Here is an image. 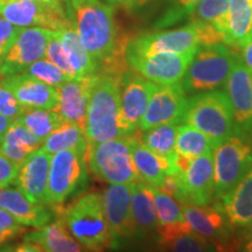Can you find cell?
I'll return each mask as SVG.
<instances>
[{
    "label": "cell",
    "instance_id": "cell-1",
    "mask_svg": "<svg viewBox=\"0 0 252 252\" xmlns=\"http://www.w3.org/2000/svg\"><path fill=\"white\" fill-rule=\"evenodd\" d=\"M67 17L84 48L99 64L125 55L128 39L119 32L112 5L100 0H65Z\"/></svg>",
    "mask_w": 252,
    "mask_h": 252
},
{
    "label": "cell",
    "instance_id": "cell-2",
    "mask_svg": "<svg viewBox=\"0 0 252 252\" xmlns=\"http://www.w3.org/2000/svg\"><path fill=\"white\" fill-rule=\"evenodd\" d=\"M121 81L122 77L110 74L98 75L87 112L88 145L124 135L121 126Z\"/></svg>",
    "mask_w": 252,
    "mask_h": 252
},
{
    "label": "cell",
    "instance_id": "cell-3",
    "mask_svg": "<svg viewBox=\"0 0 252 252\" xmlns=\"http://www.w3.org/2000/svg\"><path fill=\"white\" fill-rule=\"evenodd\" d=\"M69 232L84 250L102 251L112 248V236L104 213L102 194L87 193L61 212Z\"/></svg>",
    "mask_w": 252,
    "mask_h": 252
},
{
    "label": "cell",
    "instance_id": "cell-4",
    "mask_svg": "<svg viewBox=\"0 0 252 252\" xmlns=\"http://www.w3.org/2000/svg\"><path fill=\"white\" fill-rule=\"evenodd\" d=\"M234 49L225 43L198 47L180 81L187 94L213 91L224 86L238 58Z\"/></svg>",
    "mask_w": 252,
    "mask_h": 252
},
{
    "label": "cell",
    "instance_id": "cell-5",
    "mask_svg": "<svg viewBox=\"0 0 252 252\" xmlns=\"http://www.w3.org/2000/svg\"><path fill=\"white\" fill-rule=\"evenodd\" d=\"M181 123L193 126L220 143L235 134L232 110L225 91L195 94L188 98Z\"/></svg>",
    "mask_w": 252,
    "mask_h": 252
},
{
    "label": "cell",
    "instance_id": "cell-6",
    "mask_svg": "<svg viewBox=\"0 0 252 252\" xmlns=\"http://www.w3.org/2000/svg\"><path fill=\"white\" fill-rule=\"evenodd\" d=\"M87 162L90 171L109 185L140 181L132 159L130 134L94 145H87Z\"/></svg>",
    "mask_w": 252,
    "mask_h": 252
},
{
    "label": "cell",
    "instance_id": "cell-7",
    "mask_svg": "<svg viewBox=\"0 0 252 252\" xmlns=\"http://www.w3.org/2000/svg\"><path fill=\"white\" fill-rule=\"evenodd\" d=\"M86 151L62 150L50 158L48 178L49 206L62 209L69 198L84 190L88 186Z\"/></svg>",
    "mask_w": 252,
    "mask_h": 252
},
{
    "label": "cell",
    "instance_id": "cell-8",
    "mask_svg": "<svg viewBox=\"0 0 252 252\" xmlns=\"http://www.w3.org/2000/svg\"><path fill=\"white\" fill-rule=\"evenodd\" d=\"M214 195L222 197L235 187L252 166V144L238 135H230L213 152Z\"/></svg>",
    "mask_w": 252,
    "mask_h": 252
},
{
    "label": "cell",
    "instance_id": "cell-9",
    "mask_svg": "<svg viewBox=\"0 0 252 252\" xmlns=\"http://www.w3.org/2000/svg\"><path fill=\"white\" fill-rule=\"evenodd\" d=\"M195 53L196 50L187 53H153V54L125 53V58L132 70L159 86H166L181 81Z\"/></svg>",
    "mask_w": 252,
    "mask_h": 252
},
{
    "label": "cell",
    "instance_id": "cell-10",
    "mask_svg": "<svg viewBox=\"0 0 252 252\" xmlns=\"http://www.w3.org/2000/svg\"><path fill=\"white\" fill-rule=\"evenodd\" d=\"M224 88L232 110L235 135L252 141V72L239 56Z\"/></svg>",
    "mask_w": 252,
    "mask_h": 252
},
{
    "label": "cell",
    "instance_id": "cell-11",
    "mask_svg": "<svg viewBox=\"0 0 252 252\" xmlns=\"http://www.w3.org/2000/svg\"><path fill=\"white\" fill-rule=\"evenodd\" d=\"M173 197L181 204L191 206H207L215 200L213 153L193 158L187 171L178 172V187Z\"/></svg>",
    "mask_w": 252,
    "mask_h": 252
},
{
    "label": "cell",
    "instance_id": "cell-12",
    "mask_svg": "<svg viewBox=\"0 0 252 252\" xmlns=\"http://www.w3.org/2000/svg\"><path fill=\"white\" fill-rule=\"evenodd\" d=\"M53 32L45 27H24L0 60V77L24 71L33 62L45 58Z\"/></svg>",
    "mask_w": 252,
    "mask_h": 252
},
{
    "label": "cell",
    "instance_id": "cell-13",
    "mask_svg": "<svg viewBox=\"0 0 252 252\" xmlns=\"http://www.w3.org/2000/svg\"><path fill=\"white\" fill-rule=\"evenodd\" d=\"M158 87L134 70H127L121 81V126L124 135L134 133L150 98Z\"/></svg>",
    "mask_w": 252,
    "mask_h": 252
},
{
    "label": "cell",
    "instance_id": "cell-14",
    "mask_svg": "<svg viewBox=\"0 0 252 252\" xmlns=\"http://www.w3.org/2000/svg\"><path fill=\"white\" fill-rule=\"evenodd\" d=\"M187 103L188 94L180 81L166 86L158 84L156 91L151 96L138 130L144 132L154 126L168 123L181 124Z\"/></svg>",
    "mask_w": 252,
    "mask_h": 252
},
{
    "label": "cell",
    "instance_id": "cell-15",
    "mask_svg": "<svg viewBox=\"0 0 252 252\" xmlns=\"http://www.w3.org/2000/svg\"><path fill=\"white\" fill-rule=\"evenodd\" d=\"M198 37L195 25L189 23L186 26L171 31H160L144 34L128 41L125 53L132 54H153V53H187L197 50Z\"/></svg>",
    "mask_w": 252,
    "mask_h": 252
},
{
    "label": "cell",
    "instance_id": "cell-16",
    "mask_svg": "<svg viewBox=\"0 0 252 252\" xmlns=\"http://www.w3.org/2000/svg\"><path fill=\"white\" fill-rule=\"evenodd\" d=\"M132 184L110 185L102 194V201L112 236V248H117L124 239L137 232L131 209Z\"/></svg>",
    "mask_w": 252,
    "mask_h": 252
},
{
    "label": "cell",
    "instance_id": "cell-17",
    "mask_svg": "<svg viewBox=\"0 0 252 252\" xmlns=\"http://www.w3.org/2000/svg\"><path fill=\"white\" fill-rule=\"evenodd\" d=\"M0 17L19 27H45L53 31L70 24L67 14L36 0H14L0 6Z\"/></svg>",
    "mask_w": 252,
    "mask_h": 252
},
{
    "label": "cell",
    "instance_id": "cell-18",
    "mask_svg": "<svg viewBox=\"0 0 252 252\" xmlns=\"http://www.w3.org/2000/svg\"><path fill=\"white\" fill-rule=\"evenodd\" d=\"M98 75L71 78L56 88L58 105L55 110L64 121L75 123L84 132L90 97Z\"/></svg>",
    "mask_w": 252,
    "mask_h": 252
},
{
    "label": "cell",
    "instance_id": "cell-19",
    "mask_svg": "<svg viewBox=\"0 0 252 252\" xmlns=\"http://www.w3.org/2000/svg\"><path fill=\"white\" fill-rule=\"evenodd\" d=\"M52 154L42 147L30 154L23 165L19 167L18 175L13 181L32 202L49 206L48 178ZM50 207V206H49Z\"/></svg>",
    "mask_w": 252,
    "mask_h": 252
},
{
    "label": "cell",
    "instance_id": "cell-20",
    "mask_svg": "<svg viewBox=\"0 0 252 252\" xmlns=\"http://www.w3.org/2000/svg\"><path fill=\"white\" fill-rule=\"evenodd\" d=\"M1 83L12 91L25 109H56L58 90L36 78L25 74L8 75L0 78Z\"/></svg>",
    "mask_w": 252,
    "mask_h": 252
},
{
    "label": "cell",
    "instance_id": "cell-21",
    "mask_svg": "<svg viewBox=\"0 0 252 252\" xmlns=\"http://www.w3.org/2000/svg\"><path fill=\"white\" fill-rule=\"evenodd\" d=\"M185 219L190 228L209 241L220 243L229 238L231 229L228 217L220 203L207 204V206H191L181 204ZM220 245V244H219Z\"/></svg>",
    "mask_w": 252,
    "mask_h": 252
},
{
    "label": "cell",
    "instance_id": "cell-22",
    "mask_svg": "<svg viewBox=\"0 0 252 252\" xmlns=\"http://www.w3.org/2000/svg\"><path fill=\"white\" fill-rule=\"evenodd\" d=\"M0 208L11 214L20 224L32 228H41L55 217L54 208L32 202L19 188L0 189Z\"/></svg>",
    "mask_w": 252,
    "mask_h": 252
},
{
    "label": "cell",
    "instance_id": "cell-23",
    "mask_svg": "<svg viewBox=\"0 0 252 252\" xmlns=\"http://www.w3.org/2000/svg\"><path fill=\"white\" fill-rule=\"evenodd\" d=\"M130 149L139 180L145 184L154 188H161L166 175L179 172L174 162L158 156L145 146L137 131L130 134Z\"/></svg>",
    "mask_w": 252,
    "mask_h": 252
},
{
    "label": "cell",
    "instance_id": "cell-24",
    "mask_svg": "<svg viewBox=\"0 0 252 252\" xmlns=\"http://www.w3.org/2000/svg\"><path fill=\"white\" fill-rule=\"evenodd\" d=\"M232 228H244L252 220V166L234 188L219 198Z\"/></svg>",
    "mask_w": 252,
    "mask_h": 252
},
{
    "label": "cell",
    "instance_id": "cell-25",
    "mask_svg": "<svg viewBox=\"0 0 252 252\" xmlns=\"http://www.w3.org/2000/svg\"><path fill=\"white\" fill-rule=\"evenodd\" d=\"M24 241L36 244L41 251L47 252H80L84 248L72 237L61 217L48 224L25 235Z\"/></svg>",
    "mask_w": 252,
    "mask_h": 252
},
{
    "label": "cell",
    "instance_id": "cell-26",
    "mask_svg": "<svg viewBox=\"0 0 252 252\" xmlns=\"http://www.w3.org/2000/svg\"><path fill=\"white\" fill-rule=\"evenodd\" d=\"M43 140L33 134L19 119L12 121L0 141V150L8 159L20 167L34 151L40 149Z\"/></svg>",
    "mask_w": 252,
    "mask_h": 252
},
{
    "label": "cell",
    "instance_id": "cell-27",
    "mask_svg": "<svg viewBox=\"0 0 252 252\" xmlns=\"http://www.w3.org/2000/svg\"><path fill=\"white\" fill-rule=\"evenodd\" d=\"M131 209L138 234H149L156 231L158 215L152 186L143 181L132 184Z\"/></svg>",
    "mask_w": 252,
    "mask_h": 252
},
{
    "label": "cell",
    "instance_id": "cell-28",
    "mask_svg": "<svg viewBox=\"0 0 252 252\" xmlns=\"http://www.w3.org/2000/svg\"><path fill=\"white\" fill-rule=\"evenodd\" d=\"M63 50L67 56L71 68L76 72L77 77H86L99 74V64L90 53L84 48L76 31L71 23L59 31Z\"/></svg>",
    "mask_w": 252,
    "mask_h": 252
},
{
    "label": "cell",
    "instance_id": "cell-29",
    "mask_svg": "<svg viewBox=\"0 0 252 252\" xmlns=\"http://www.w3.org/2000/svg\"><path fill=\"white\" fill-rule=\"evenodd\" d=\"M229 43L232 48H242L252 39V0H230Z\"/></svg>",
    "mask_w": 252,
    "mask_h": 252
},
{
    "label": "cell",
    "instance_id": "cell-30",
    "mask_svg": "<svg viewBox=\"0 0 252 252\" xmlns=\"http://www.w3.org/2000/svg\"><path fill=\"white\" fill-rule=\"evenodd\" d=\"M220 141L188 124L179 125L175 138V151L178 154L196 158L213 153Z\"/></svg>",
    "mask_w": 252,
    "mask_h": 252
},
{
    "label": "cell",
    "instance_id": "cell-31",
    "mask_svg": "<svg viewBox=\"0 0 252 252\" xmlns=\"http://www.w3.org/2000/svg\"><path fill=\"white\" fill-rule=\"evenodd\" d=\"M86 132L75 123L64 121L43 140L42 147L47 153L54 154L62 150L87 151Z\"/></svg>",
    "mask_w": 252,
    "mask_h": 252
},
{
    "label": "cell",
    "instance_id": "cell-32",
    "mask_svg": "<svg viewBox=\"0 0 252 252\" xmlns=\"http://www.w3.org/2000/svg\"><path fill=\"white\" fill-rule=\"evenodd\" d=\"M179 123H168L154 126L150 130L144 131L140 139L146 147L157 153L158 156L166 158L169 161L175 163V138L179 128Z\"/></svg>",
    "mask_w": 252,
    "mask_h": 252
},
{
    "label": "cell",
    "instance_id": "cell-33",
    "mask_svg": "<svg viewBox=\"0 0 252 252\" xmlns=\"http://www.w3.org/2000/svg\"><path fill=\"white\" fill-rule=\"evenodd\" d=\"M229 4L230 0H202L190 17L194 20L203 21L215 27L224 36L225 45L228 46H230L228 23Z\"/></svg>",
    "mask_w": 252,
    "mask_h": 252
},
{
    "label": "cell",
    "instance_id": "cell-34",
    "mask_svg": "<svg viewBox=\"0 0 252 252\" xmlns=\"http://www.w3.org/2000/svg\"><path fill=\"white\" fill-rule=\"evenodd\" d=\"M18 119L25 127L42 140L64 122L55 109H26Z\"/></svg>",
    "mask_w": 252,
    "mask_h": 252
},
{
    "label": "cell",
    "instance_id": "cell-35",
    "mask_svg": "<svg viewBox=\"0 0 252 252\" xmlns=\"http://www.w3.org/2000/svg\"><path fill=\"white\" fill-rule=\"evenodd\" d=\"M163 250L180 251V252H207L219 250L220 245L215 242L198 235L193 229L173 236L167 241L159 244Z\"/></svg>",
    "mask_w": 252,
    "mask_h": 252
},
{
    "label": "cell",
    "instance_id": "cell-36",
    "mask_svg": "<svg viewBox=\"0 0 252 252\" xmlns=\"http://www.w3.org/2000/svg\"><path fill=\"white\" fill-rule=\"evenodd\" d=\"M154 201H156L158 226H165L186 220L182 206L172 195L160 188L153 187Z\"/></svg>",
    "mask_w": 252,
    "mask_h": 252
},
{
    "label": "cell",
    "instance_id": "cell-37",
    "mask_svg": "<svg viewBox=\"0 0 252 252\" xmlns=\"http://www.w3.org/2000/svg\"><path fill=\"white\" fill-rule=\"evenodd\" d=\"M201 1L202 0H169L168 6L163 11L161 17L156 21L154 27L162 30L189 20Z\"/></svg>",
    "mask_w": 252,
    "mask_h": 252
},
{
    "label": "cell",
    "instance_id": "cell-38",
    "mask_svg": "<svg viewBox=\"0 0 252 252\" xmlns=\"http://www.w3.org/2000/svg\"><path fill=\"white\" fill-rule=\"evenodd\" d=\"M25 74L30 75V76L36 78L43 83L49 84V86L58 88L61 86L62 83L67 82L68 80H71L69 78L67 75L63 72L59 67H56L53 62H50L49 60L46 58L37 60V61L33 62L32 64L28 65V67L25 69Z\"/></svg>",
    "mask_w": 252,
    "mask_h": 252
},
{
    "label": "cell",
    "instance_id": "cell-39",
    "mask_svg": "<svg viewBox=\"0 0 252 252\" xmlns=\"http://www.w3.org/2000/svg\"><path fill=\"white\" fill-rule=\"evenodd\" d=\"M45 58L49 60L50 62L54 63L56 67L61 69L69 78H78L76 72L71 68L67 56H65L64 50H63L61 40H60L59 31L53 32V35L50 37L48 45H47Z\"/></svg>",
    "mask_w": 252,
    "mask_h": 252
},
{
    "label": "cell",
    "instance_id": "cell-40",
    "mask_svg": "<svg viewBox=\"0 0 252 252\" xmlns=\"http://www.w3.org/2000/svg\"><path fill=\"white\" fill-rule=\"evenodd\" d=\"M24 232L25 225L20 224L11 214L0 208V247Z\"/></svg>",
    "mask_w": 252,
    "mask_h": 252
},
{
    "label": "cell",
    "instance_id": "cell-41",
    "mask_svg": "<svg viewBox=\"0 0 252 252\" xmlns=\"http://www.w3.org/2000/svg\"><path fill=\"white\" fill-rule=\"evenodd\" d=\"M25 110L26 109L18 102L12 91L7 89L0 81V113H2L11 121H14L23 115Z\"/></svg>",
    "mask_w": 252,
    "mask_h": 252
},
{
    "label": "cell",
    "instance_id": "cell-42",
    "mask_svg": "<svg viewBox=\"0 0 252 252\" xmlns=\"http://www.w3.org/2000/svg\"><path fill=\"white\" fill-rule=\"evenodd\" d=\"M23 28L24 27L15 26L14 24L9 23L5 18L0 17V60L8 52Z\"/></svg>",
    "mask_w": 252,
    "mask_h": 252
},
{
    "label": "cell",
    "instance_id": "cell-43",
    "mask_svg": "<svg viewBox=\"0 0 252 252\" xmlns=\"http://www.w3.org/2000/svg\"><path fill=\"white\" fill-rule=\"evenodd\" d=\"M19 166L8 159L0 150V189L13 184L18 175Z\"/></svg>",
    "mask_w": 252,
    "mask_h": 252
},
{
    "label": "cell",
    "instance_id": "cell-44",
    "mask_svg": "<svg viewBox=\"0 0 252 252\" xmlns=\"http://www.w3.org/2000/svg\"><path fill=\"white\" fill-rule=\"evenodd\" d=\"M241 60L247 65V68L252 72V39L242 47Z\"/></svg>",
    "mask_w": 252,
    "mask_h": 252
},
{
    "label": "cell",
    "instance_id": "cell-45",
    "mask_svg": "<svg viewBox=\"0 0 252 252\" xmlns=\"http://www.w3.org/2000/svg\"><path fill=\"white\" fill-rule=\"evenodd\" d=\"M36 1L42 2V4L61 12V13L67 14V12H65V0H36Z\"/></svg>",
    "mask_w": 252,
    "mask_h": 252
},
{
    "label": "cell",
    "instance_id": "cell-46",
    "mask_svg": "<svg viewBox=\"0 0 252 252\" xmlns=\"http://www.w3.org/2000/svg\"><path fill=\"white\" fill-rule=\"evenodd\" d=\"M12 121L9 118L6 117V116L0 113V141L2 140V137H4L5 132L7 131L8 126L11 125Z\"/></svg>",
    "mask_w": 252,
    "mask_h": 252
},
{
    "label": "cell",
    "instance_id": "cell-47",
    "mask_svg": "<svg viewBox=\"0 0 252 252\" xmlns=\"http://www.w3.org/2000/svg\"><path fill=\"white\" fill-rule=\"evenodd\" d=\"M149 1H151V0H122L121 5L128 9H133L134 7H137V6H141Z\"/></svg>",
    "mask_w": 252,
    "mask_h": 252
},
{
    "label": "cell",
    "instance_id": "cell-48",
    "mask_svg": "<svg viewBox=\"0 0 252 252\" xmlns=\"http://www.w3.org/2000/svg\"><path fill=\"white\" fill-rule=\"evenodd\" d=\"M242 250L247 252H252V238L248 239V242L243 245V249H242Z\"/></svg>",
    "mask_w": 252,
    "mask_h": 252
},
{
    "label": "cell",
    "instance_id": "cell-49",
    "mask_svg": "<svg viewBox=\"0 0 252 252\" xmlns=\"http://www.w3.org/2000/svg\"><path fill=\"white\" fill-rule=\"evenodd\" d=\"M245 229H247V238L250 239L252 238V220H250V223L247 226H244Z\"/></svg>",
    "mask_w": 252,
    "mask_h": 252
},
{
    "label": "cell",
    "instance_id": "cell-50",
    "mask_svg": "<svg viewBox=\"0 0 252 252\" xmlns=\"http://www.w3.org/2000/svg\"><path fill=\"white\" fill-rule=\"evenodd\" d=\"M105 1L110 5H117V4H121L122 0H105Z\"/></svg>",
    "mask_w": 252,
    "mask_h": 252
},
{
    "label": "cell",
    "instance_id": "cell-51",
    "mask_svg": "<svg viewBox=\"0 0 252 252\" xmlns=\"http://www.w3.org/2000/svg\"><path fill=\"white\" fill-rule=\"evenodd\" d=\"M12 1H14V0H0V6L6 5V4H8V2H12Z\"/></svg>",
    "mask_w": 252,
    "mask_h": 252
}]
</instances>
